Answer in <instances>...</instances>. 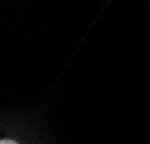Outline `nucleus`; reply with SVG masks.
Wrapping results in <instances>:
<instances>
[{
  "label": "nucleus",
  "instance_id": "nucleus-1",
  "mask_svg": "<svg viewBox=\"0 0 150 144\" xmlns=\"http://www.w3.org/2000/svg\"><path fill=\"white\" fill-rule=\"evenodd\" d=\"M0 144H18V142H14V140H10V138H2Z\"/></svg>",
  "mask_w": 150,
  "mask_h": 144
}]
</instances>
